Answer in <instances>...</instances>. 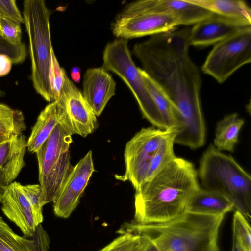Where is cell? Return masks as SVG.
I'll return each mask as SVG.
<instances>
[{"instance_id":"44dd1931","label":"cell","mask_w":251,"mask_h":251,"mask_svg":"<svg viewBox=\"0 0 251 251\" xmlns=\"http://www.w3.org/2000/svg\"><path fill=\"white\" fill-rule=\"evenodd\" d=\"M140 75L152 97L167 129H177V123L175 111L171 103L157 85L141 68Z\"/></svg>"},{"instance_id":"1f68e13d","label":"cell","mask_w":251,"mask_h":251,"mask_svg":"<svg viewBox=\"0 0 251 251\" xmlns=\"http://www.w3.org/2000/svg\"><path fill=\"white\" fill-rule=\"evenodd\" d=\"M12 62L9 57L0 54V77L5 76L10 72Z\"/></svg>"},{"instance_id":"836d02e7","label":"cell","mask_w":251,"mask_h":251,"mask_svg":"<svg viewBox=\"0 0 251 251\" xmlns=\"http://www.w3.org/2000/svg\"><path fill=\"white\" fill-rule=\"evenodd\" d=\"M80 72V69L78 67H74L72 68L70 72V75L72 79L75 82H79L81 77Z\"/></svg>"},{"instance_id":"6da1fadb","label":"cell","mask_w":251,"mask_h":251,"mask_svg":"<svg viewBox=\"0 0 251 251\" xmlns=\"http://www.w3.org/2000/svg\"><path fill=\"white\" fill-rule=\"evenodd\" d=\"M189 29L151 36L134 45L133 55L173 106L177 128L174 142L196 149L206 141L201 99V77L189 53Z\"/></svg>"},{"instance_id":"484cf974","label":"cell","mask_w":251,"mask_h":251,"mask_svg":"<svg viewBox=\"0 0 251 251\" xmlns=\"http://www.w3.org/2000/svg\"><path fill=\"white\" fill-rule=\"evenodd\" d=\"M233 238L246 251H251V229L249 220L240 212L234 211L232 220Z\"/></svg>"},{"instance_id":"ba28073f","label":"cell","mask_w":251,"mask_h":251,"mask_svg":"<svg viewBox=\"0 0 251 251\" xmlns=\"http://www.w3.org/2000/svg\"><path fill=\"white\" fill-rule=\"evenodd\" d=\"M71 136L58 123L35 153L45 204L55 200L73 168L70 151Z\"/></svg>"},{"instance_id":"f1b7e54d","label":"cell","mask_w":251,"mask_h":251,"mask_svg":"<svg viewBox=\"0 0 251 251\" xmlns=\"http://www.w3.org/2000/svg\"><path fill=\"white\" fill-rule=\"evenodd\" d=\"M141 236L130 233H124L99 251H133L139 244Z\"/></svg>"},{"instance_id":"30bf717a","label":"cell","mask_w":251,"mask_h":251,"mask_svg":"<svg viewBox=\"0 0 251 251\" xmlns=\"http://www.w3.org/2000/svg\"><path fill=\"white\" fill-rule=\"evenodd\" d=\"M251 62V26L243 28L214 45L201 70L218 83Z\"/></svg>"},{"instance_id":"ac0fdd59","label":"cell","mask_w":251,"mask_h":251,"mask_svg":"<svg viewBox=\"0 0 251 251\" xmlns=\"http://www.w3.org/2000/svg\"><path fill=\"white\" fill-rule=\"evenodd\" d=\"M60 119L59 106L58 101L55 100L47 105L38 116L26 142L29 152L36 153L59 123Z\"/></svg>"},{"instance_id":"9a60e30c","label":"cell","mask_w":251,"mask_h":251,"mask_svg":"<svg viewBox=\"0 0 251 251\" xmlns=\"http://www.w3.org/2000/svg\"><path fill=\"white\" fill-rule=\"evenodd\" d=\"M82 94L96 116L101 115L109 100L115 94L116 83L101 67L89 68L83 80Z\"/></svg>"},{"instance_id":"d6986e66","label":"cell","mask_w":251,"mask_h":251,"mask_svg":"<svg viewBox=\"0 0 251 251\" xmlns=\"http://www.w3.org/2000/svg\"><path fill=\"white\" fill-rule=\"evenodd\" d=\"M190 2L224 17L251 25V9L239 0H189Z\"/></svg>"},{"instance_id":"e575fe53","label":"cell","mask_w":251,"mask_h":251,"mask_svg":"<svg viewBox=\"0 0 251 251\" xmlns=\"http://www.w3.org/2000/svg\"><path fill=\"white\" fill-rule=\"evenodd\" d=\"M232 251H246L240 243L233 238Z\"/></svg>"},{"instance_id":"7402d4cb","label":"cell","mask_w":251,"mask_h":251,"mask_svg":"<svg viewBox=\"0 0 251 251\" xmlns=\"http://www.w3.org/2000/svg\"><path fill=\"white\" fill-rule=\"evenodd\" d=\"M0 251H46L35 242L16 234L0 216Z\"/></svg>"},{"instance_id":"ffe728a7","label":"cell","mask_w":251,"mask_h":251,"mask_svg":"<svg viewBox=\"0 0 251 251\" xmlns=\"http://www.w3.org/2000/svg\"><path fill=\"white\" fill-rule=\"evenodd\" d=\"M245 120L236 113L226 116L217 123L214 146L220 151L234 152Z\"/></svg>"},{"instance_id":"d4e9b609","label":"cell","mask_w":251,"mask_h":251,"mask_svg":"<svg viewBox=\"0 0 251 251\" xmlns=\"http://www.w3.org/2000/svg\"><path fill=\"white\" fill-rule=\"evenodd\" d=\"M25 151L22 152L5 166L0 168V202L7 186L13 182L25 166Z\"/></svg>"},{"instance_id":"4316f807","label":"cell","mask_w":251,"mask_h":251,"mask_svg":"<svg viewBox=\"0 0 251 251\" xmlns=\"http://www.w3.org/2000/svg\"><path fill=\"white\" fill-rule=\"evenodd\" d=\"M22 190L32 206L36 222L39 225L43 221L42 207L45 205L40 184L21 185Z\"/></svg>"},{"instance_id":"3957f363","label":"cell","mask_w":251,"mask_h":251,"mask_svg":"<svg viewBox=\"0 0 251 251\" xmlns=\"http://www.w3.org/2000/svg\"><path fill=\"white\" fill-rule=\"evenodd\" d=\"M224 217L225 215L184 211L176 218L163 223H127L119 233L145 236L158 251H220L219 233Z\"/></svg>"},{"instance_id":"cb8c5ba5","label":"cell","mask_w":251,"mask_h":251,"mask_svg":"<svg viewBox=\"0 0 251 251\" xmlns=\"http://www.w3.org/2000/svg\"><path fill=\"white\" fill-rule=\"evenodd\" d=\"M26 148V141L22 133L0 144V168L5 166Z\"/></svg>"},{"instance_id":"603a6c76","label":"cell","mask_w":251,"mask_h":251,"mask_svg":"<svg viewBox=\"0 0 251 251\" xmlns=\"http://www.w3.org/2000/svg\"><path fill=\"white\" fill-rule=\"evenodd\" d=\"M22 112L0 103V133L15 136L26 129Z\"/></svg>"},{"instance_id":"8fae6325","label":"cell","mask_w":251,"mask_h":251,"mask_svg":"<svg viewBox=\"0 0 251 251\" xmlns=\"http://www.w3.org/2000/svg\"><path fill=\"white\" fill-rule=\"evenodd\" d=\"M59 123L71 135L76 134L85 137L98 127L97 116L82 93L65 76L59 97Z\"/></svg>"},{"instance_id":"e0dca14e","label":"cell","mask_w":251,"mask_h":251,"mask_svg":"<svg viewBox=\"0 0 251 251\" xmlns=\"http://www.w3.org/2000/svg\"><path fill=\"white\" fill-rule=\"evenodd\" d=\"M234 210L233 203L225 196L200 188L191 196L185 211L205 215H225Z\"/></svg>"},{"instance_id":"8992f818","label":"cell","mask_w":251,"mask_h":251,"mask_svg":"<svg viewBox=\"0 0 251 251\" xmlns=\"http://www.w3.org/2000/svg\"><path fill=\"white\" fill-rule=\"evenodd\" d=\"M23 17L29 38L31 80L34 89L47 101L52 102L50 81L51 44L50 18L51 11L43 0H25Z\"/></svg>"},{"instance_id":"8d00e7d4","label":"cell","mask_w":251,"mask_h":251,"mask_svg":"<svg viewBox=\"0 0 251 251\" xmlns=\"http://www.w3.org/2000/svg\"><path fill=\"white\" fill-rule=\"evenodd\" d=\"M142 237L141 236V241H140L139 244L136 247V248L133 250V251H140L141 250V246H142Z\"/></svg>"},{"instance_id":"7c38bea8","label":"cell","mask_w":251,"mask_h":251,"mask_svg":"<svg viewBox=\"0 0 251 251\" xmlns=\"http://www.w3.org/2000/svg\"><path fill=\"white\" fill-rule=\"evenodd\" d=\"M94 169L92 152L90 150L73 167L60 193L53 202L55 214L69 217L76 208Z\"/></svg>"},{"instance_id":"7a4b0ae2","label":"cell","mask_w":251,"mask_h":251,"mask_svg":"<svg viewBox=\"0 0 251 251\" xmlns=\"http://www.w3.org/2000/svg\"><path fill=\"white\" fill-rule=\"evenodd\" d=\"M200 188L194 164L176 156L135 190L134 222L157 224L176 218Z\"/></svg>"},{"instance_id":"f546056e","label":"cell","mask_w":251,"mask_h":251,"mask_svg":"<svg viewBox=\"0 0 251 251\" xmlns=\"http://www.w3.org/2000/svg\"><path fill=\"white\" fill-rule=\"evenodd\" d=\"M1 33L2 36L14 45L23 43L20 24L9 19L0 17Z\"/></svg>"},{"instance_id":"d6a6232c","label":"cell","mask_w":251,"mask_h":251,"mask_svg":"<svg viewBox=\"0 0 251 251\" xmlns=\"http://www.w3.org/2000/svg\"><path fill=\"white\" fill-rule=\"evenodd\" d=\"M142 237V243L140 251H158L151 241L147 237Z\"/></svg>"},{"instance_id":"5bb4252c","label":"cell","mask_w":251,"mask_h":251,"mask_svg":"<svg viewBox=\"0 0 251 251\" xmlns=\"http://www.w3.org/2000/svg\"><path fill=\"white\" fill-rule=\"evenodd\" d=\"M251 25L213 14L211 17L194 25L189 29L190 46L215 45Z\"/></svg>"},{"instance_id":"5b68a950","label":"cell","mask_w":251,"mask_h":251,"mask_svg":"<svg viewBox=\"0 0 251 251\" xmlns=\"http://www.w3.org/2000/svg\"><path fill=\"white\" fill-rule=\"evenodd\" d=\"M198 176L202 188L218 192L234 204V211L251 218V177L231 155L210 144L202 155Z\"/></svg>"},{"instance_id":"4fadbf2b","label":"cell","mask_w":251,"mask_h":251,"mask_svg":"<svg viewBox=\"0 0 251 251\" xmlns=\"http://www.w3.org/2000/svg\"><path fill=\"white\" fill-rule=\"evenodd\" d=\"M21 184L13 182L6 188L1 201L4 215L27 237L33 236L37 225L33 209L23 193Z\"/></svg>"},{"instance_id":"2e32d148","label":"cell","mask_w":251,"mask_h":251,"mask_svg":"<svg viewBox=\"0 0 251 251\" xmlns=\"http://www.w3.org/2000/svg\"><path fill=\"white\" fill-rule=\"evenodd\" d=\"M142 2L150 10L173 14L180 25H195L214 14L189 0H142Z\"/></svg>"},{"instance_id":"9c48e42d","label":"cell","mask_w":251,"mask_h":251,"mask_svg":"<svg viewBox=\"0 0 251 251\" xmlns=\"http://www.w3.org/2000/svg\"><path fill=\"white\" fill-rule=\"evenodd\" d=\"M178 25L173 14L151 11L138 0L128 3L117 14L111 29L117 38L128 40L167 32Z\"/></svg>"},{"instance_id":"4dcf8cb0","label":"cell","mask_w":251,"mask_h":251,"mask_svg":"<svg viewBox=\"0 0 251 251\" xmlns=\"http://www.w3.org/2000/svg\"><path fill=\"white\" fill-rule=\"evenodd\" d=\"M0 17L9 19L19 24L25 23L15 0H0Z\"/></svg>"},{"instance_id":"277c9868","label":"cell","mask_w":251,"mask_h":251,"mask_svg":"<svg viewBox=\"0 0 251 251\" xmlns=\"http://www.w3.org/2000/svg\"><path fill=\"white\" fill-rule=\"evenodd\" d=\"M174 128H143L126 145L125 172L117 179L130 181L135 190L175 157Z\"/></svg>"},{"instance_id":"83f0119b","label":"cell","mask_w":251,"mask_h":251,"mask_svg":"<svg viewBox=\"0 0 251 251\" xmlns=\"http://www.w3.org/2000/svg\"><path fill=\"white\" fill-rule=\"evenodd\" d=\"M66 72L61 68L55 55L53 50L51 52V60L50 72V81L53 101L60 96L65 82Z\"/></svg>"},{"instance_id":"52a82bcc","label":"cell","mask_w":251,"mask_h":251,"mask_svg":"<svg viewBox=\"0 0 251 251\" xmlns=\"http://www.w3.org/2000/svg\"><path fill=\"white\" fill-rule=\"evenodd\" d=\"M104 70L120 77L134 95L143 117L157 128L167 129L157 107L133 62L128 47V40L117 38L108 42L103 52Z\"/></svg>"},{"instance_id":"74e56055","label":"cell","mask_w":251,"mask_h":251,"mask_svg":"<svg viewBox=\"0 0 251 251\" xmlns=\"http://www.w3.org/2000/svg\"><path fill=\"white\" fill-rule=\"evenodd\" d=\"M0 34L1 35H1V27H0Z\"/></svg>"},{"instance_id":"d590c367","label":"cell","mask_w":251,"mask_h":251,"mask_svg":"<svg viewBox=\"0 0 251 251\" xmlns=\"http://www.w3.org/2000/svg\"><path fill=\"white\" fill-rule=\"evenodd\" d=\"M13 136H9V135L3 134L2 133H0V144L10 139L11 138H12Z\"/></svg>"}]
</instances>
